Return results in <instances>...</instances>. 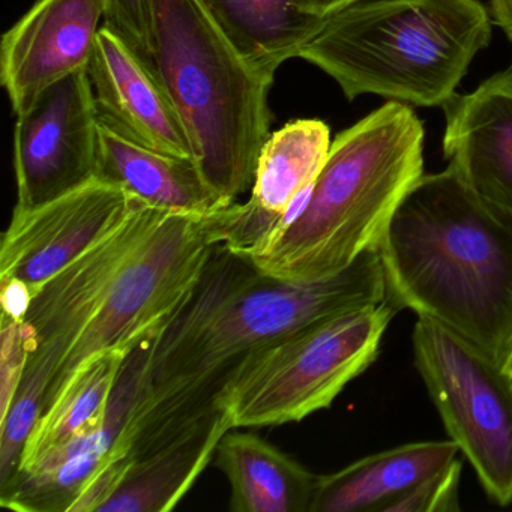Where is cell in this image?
Listing matches in <instances>:
<instances>
[{
    "label": "cell",
    "mask_w": 512,
    "mask_h": 512,
    "mask_svg": "<svg viewBox=\"0 0 512 512\" xmlns=\"http://www.w3.org/2000/svg\"><path fill=\"white\" fill-rule=\"evenodd\" d=\"M490 37L478 0H359L326 17L298 58L328 74L349 100L374 94L443 106Z\"/></svg>",
    "instance_id": "cell-5"
},
{
    "label": "cell",
    "mask_w": 512,
    "mask_h": 512,
    "mask_svg": "<svg viewBox=\"0 0 512 512\" xmlns=\"http://www.w3.org/2000/svg\"><path fill=\"white\" fill-rule=\"evenodd\" d=\"M145 349L136 346L125 359L110 398L104 428L77 437L44 454L0 487V505L13 511L68 512L88 482L119 455L130 454L127 424L139 397Z\"/></svg>",
    "instance_id": "cell-13"
},
{
    "label": "cell",
    "mask_w": 512,
    "mask_h": 512,
    "mask_svg": "<svg viewBox=\"0 0 512 512\" xmlns=\"http://www.w3.org/2000/svg\"><path fill=\"white\" fill-rule=\"evenodd\" d=\"M151 64L181 115L194 161L227 202L253 188L274 79L245 61L203 0H146Z\"/></svg>",
    "instance_id": "cell-4"
},
{
    "label": "cell",
    "mask_w": 512,
    "mask_h": 512,
    "mask_svg": "<svg viewBox=\"0 0 512 512\" xmlns=\"http://www.w3.org/2000/svg\"><path fill=\"white\" fill-rule=\"evenodd\" d=\"M97 179L172 214L206 217L230 205L206 181L193 158L142 148L103 127L98 139Z\"/></svg>",
    "instance_id": "cell-16"
},
{
    "label": "cell",
    "mask_w": 512,
    "mask_h": 512,
    "mask_svg": "<svg viewBox=\"0 0 512 512\" xmlns=\"http://www.w3.org/2000/svg\"><path fill=\"white\" fill-rule=\"evenodd\" d=\"M133 464L130 454L119 455L107 463L83 488L68 512H100L101 508L115 496Z\"/></svg>",
    "instance_id": "cell-26"
},
{
    "label": "cell",
    "mask_w": 512,
    "mask_h": 512,
    "mask_svg": "<svg viewBox=\"0 0 512 512\" xmlns=\"http://www.w3.org/2000/svg\"><path fill=\"white\" fill-rule=\"evenodd\" d=\"M0 422L8 415L11 403L22 385L29 353L23 338L22 322L2 314L0 320Z\"/></svg>",
    "instance_id": "cell-24"
},
{
    "label": "cell",
    "mask_w": 512,
    "mask_h": 512,
    "mask_svg": "<svg viewBox=\"0 0 512 512\" xmlns=\"http://www.w3.org/2000/svg\"><path fill=\"white\" fill-rule=\"evenodd\" d=\"M140 200L109 182H89L53 202L14 209L0 248V280L32 295L131 217Z\"/></svg>",
    "instance_id": "cell-11"
},
{
    "label": "cell",
    "mask_w": 512,
    "mask_h": 512,
    "mask_svg": "<svg viewBox=\"0 0 512 512\" xmlns=\"http://www.w3.org/2000/svg\"><path fill=\"white\" fill-rule=\"evenodd\" d=\"M424 127L406 104L388 101L338 134L286 229L257 256L263 274L313 283L377 251L400 203L424 175Z\"/></svg>",
    "instance_id": "cell-3"
},
{
    "label": "cell",
    "mask_w": 512,
    "mask_h": 512,
    "mask_svg": "<svg viewBox=\"0 0 512 512\" xmlns=\"http://www.w3.org/2000/svg\"><path fill=\"white\" fill-rule=\"evenodd\" d=\"M214 247L205 217L167 212L113 278L97 313L56 371L44 412L89 359L134 347L160 328L190 295Z\"/></svg>",
    "instance_id": "cell-9"
},
{
    "label": "cell",
    "mask_w": 512,
    "mask_h": 512,
    "mask_svg": "<svg viewBox=\"0 0 512 512\" xmlns=\"http://www.w3.org/2000/svg\"><path fill=\"white\" fill-rule=\"evenodd\" d=\"M331 145V130L320 119H296L269 134L260 149L248 202L286 218L293 203L316 181Z\"/></svg>",
    "instance_id": "cell-22"
},
{
    "label": "cell",
    "mask_w": 512,
    "mask_h": 512,
    "mask_svg": "<svg viewBox=\"0 0 512 512\" xmlns=\"http://www.w3.org/2000/svg\"><path fill=\"white\" fill-rule=\"evenodd\" d=\"M0 289L2 314L17 322H23L34 299L31 289L19 280H0Z\"/></svg>",
    "instance_id": "cell-27"
},
{
    "label": "cell",
    "mask_w": 512,
    "mask_h": 512,
    "mask_svg": "<svg viewBox=\"0 0 512 512\" xmlns=\"http://www.w3.org/2000/svg\"><path fill=\"white\" fill-rule=\"evenodd\" d=\"M388 299L503 364L512 347V215L451 167L422 175L377 248Z\"/></svg>",
    "instance_id": "cell-1"
},
{
    "label": "cell",
    "mask_w": 512,
    "mask_h": 512,
    "mask_svg": "<svg viewBox=\"0 0 512 512\" xmlns=\"http://www.w3.org/2000/svg\"><path fill=\"white\" fill-rule=\"evenodd\" d=\"M385 299L377 251L334 277L290 283L263 274L247 256L217 244L190 295L149 335L139 398L202 385L298 329Z\"/></svg>",
    "instance_id": "cell-2"
},
{
    "label": "cell",
    "mask_w": 512,
    "mask_h": 512,
    "mask_svg": "<svg viewBox=\"0 0 512 512\" xmlns=\"http://www.w3.org/2000/svg\"><path fill=\"white\" fill-rule=\"evenodd\" d=\"M233 46L257 71L275 79L319 32L323 17L305 0H203Z\"/></svg>",
    "instance_id": "cell-20"
},
{
    "label": "cell",
    "mask_w": 512,
    "mask_h": 512,
    "mask_svg": "<svg viewBox=\"0 0 512 512\" xmlns=\"http://www.w3.org/2000/svg\"><path fill=\"white\" fill-rule=\"evenodd\" d=\"M356 2H359V0H305V5L311 13L326 19V17L344 10L349 5L356 4Z\"/></svg>",
    "instance_id": "cell-29"
},
{
    "label": "cell",
    "mask_w": 512,
    "mask_h": 512,
    "mask_svg": "<svg viewBox=\"0 0 512 512\" xmlns=\"http://www.w3.org/2000/svg\"><path fill=\"white\" fill-rule=\"evenodd\" d=\"M494 22L503 29L512 41V0H490Z\"/></svg>",
    "instance_id": "cell-28"
},
{
    "label": "cell",
    "mask_w": 512,
    "mask_h": 512,
    "mask_svg": "<svg viewBox=\"0 0 512 512\" xmlns=\"http://www.w3.org/2000/svg\"><path fill=\"white\" fill-rule=\"evenodd\" d=\"M134 347L100 353L74 373L55 403L32 428L19 469L31 466L52 449L104 428L113 389Z\"/></svg>",
    "instance_id": "cell-21"
},
{
    "label": "cell",
    "mask_w": 512,
    "mask_h": 512,
    "mask_svg": "<svg viewBox=\"0 0 512 512\" xmlns=\"http://www.w3.org/2000/svg\"><path fill=\"white\" fill-rule=\"evenodd\" d=\"M443 154L479 197L512 215V73L443 104Z\"/></svg>",
    "instance_id": "cell-15"
},
{
    "label": "cell",
    "mask_w": 512,
    "mask_h": 512,
    "mask_svg": "<svg viewBox=\"0 0 512 512\" xmlns=\"http://www.w3.org/2000/svg\"><path fill=\"white\" fill-rule=\"evenodd\" d=\"M166 214L140 203L121 227L50 278L32 299L22 322L28 364L8 415L0 422V485L19 469L56 371L97 313L121 266Z\"/></svg>",
    "instance_id": "cell-7"
},
{
    "label": "cell",
    "mask_w": 512,
    "mask_h": 512,
    "mask_svg": "<svg viewBox=\"0 0 512 512\" xmlns=\"http://www.w3.org/2000/svg\"><path fill=\"white\" fill-rule=\"evenodd\" d=\"M416 370L449 439L457 443L485 494L512 503V376L476 344L418 317L412 334Z\"/></svg>",
    "instance_id": "cell-8"
},
{
    "label": "cell",
    "mask_w": 512,
    "mask_h": 512,
    "mask_svg": "<svg viewBox=\"0 0 512 512\" xmlns=\"http://www.w3.org/2000/svg\"><path fill=\"white\" fill-rule=\"evenodd\" d=\"M88 74L100 127L142 148L194 160L184 121L151 62L107 26Z\"/></svg>",
    "instance_id": "cell-14"
},
{
    "label": "cell",
    "mask_w": 512,
    "mask_h": 512,
    "mask_svg": "<svg viewBox=\"0 0 512 512\" xmlns=\"http://www.w3.org/2000/svg\"><path fill=\"white\" fill-rule=\"evenodd\" d=\"M233 430V428H232ZM227 431L217 466L229 479L233 512H311L319 475L253 433Z\"/></svg>",
    "instance_id": "cell-19"
},
{
    "label": "cell",
    "mask_w": 512,
    "mask_h": 512,
    "mask_svg": "<svg viewBox=\"0 0 512 512\" xmlns=\"http://www.w3.org/2000/svg\"><path fill=\"white\" fill-rule=\"evenodd\" d=\"M397 311L389 299L353 308L248 353L221 392L232 427L289 424L328 409L376 361Z\"/></svg>",
    "instance_id": "cell-6"
},
{
    "label": "cell",
    "mask_w": 512,
    "mask_h": 512,
    "mask_svg": "<svg viewBox=\"0 0 512 512\" xmlns=\"http://www.w3.org/2000/svg\"><path fill=\"white\" fill-rule=\"evenodd\" d=\"M232 428L229 413L221 404L154 451L133 460L121 487L100 512L172 511Z\"/></svg>",
    "instance_id": "cell-17"
},
{
    "label": "cell",
    "mask_w": 512,
    "mask_h": 512,
    "mask_svg": "<svg viewBox=\"0 0 512 512\" xmlns=\"http://www.w3.org/2000/svg\"><path fill=\"white\" fill-rule=\"evenodd\" d=\"M502 368L503 370L506 371V373L509 374V376H512V347L511 350H509L508 356H506L505 361H503Z\"/></svg>",
    "instance_id": "cell-30"
},
{
    "label": "cell",
    "mask_w": 512,
    "mask_h": 512,
    "mask_svg": "<svg viewBox=\"0 0 512 512\" xmlns=\"http://www.w3.org/2000/svg\"><path fill=\"white\" fill-rule=\"evenodd\" d=\"M463 463L457 457L434 475L419 482L412 490L386 506L385 512H451L460 511V487Z\"/></svg>",
    "instance_id": "cell-23"
},
{
    "label": "cell",
    "mask_w": 512,
    "mask_h": 512,
    "mask_svg": "<svg viewBox=\"0 0 512 512\" xmlns=\"http://www.w3.org/2000/svg\"><path fill=\"white\" fill-rule=\"evenodd\" d=\"M106 0H37L0 43V82L14 115L59 80L88 70Z\"/></svg>",
    "instance_id": "cell-12"
},
{
    "label": "cell",
    "mask_w": 512,
    "mask_h": 512,
    "mask_svg": "<svg viewBox=\"0 0 512 512\" xmlns=\"http://www.w3.org/2000/svg\"><path fill=\"white\" fill-rule=\"evenodd\" d=\"M104 26L112 29L134 52L151 62L146 0H106Z\"/></svg>",
    "instance_id": "cell-25"
},
{
    "label": "cell",
    "mask_w": 512,
    "mask_h": 512,
    "mask_svg": "<svg viewBox=\"0 0 512 512\" xmlns=\"http://www.w3.org/2000/svg\"><path fill=\"white\" fill-rule=\"evenodd\" d=\"M16 118V208H37L97 179L100 122L88 70L59 80Z\"/></svg>",
    "instance_id": "cell-10"
},
{
    "label": "cell",
    "mask_w": 512,
    "mask_h": 512,
    "mask_svg": "<svg viewBox=\"0 0 512 512\" xmlns=\"http://www.w3.org/2000/svg\"><path fill=\"white\" fill-rule=\"evenodd\" d=\"M454 440L406 443L319 475L311 512H385L398 497L457 457Z\"/></svg>",
    "instance_id": "cell-18"
}]
</instances>
